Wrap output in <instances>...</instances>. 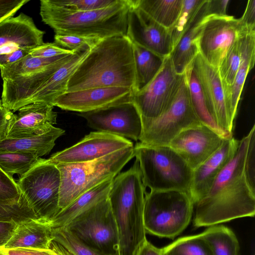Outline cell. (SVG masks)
<instances>
[{
	"mask_svg": "<svg viewBox=\"0 0 255 255\" xmlns=\"http://www.w3.org/2000/svg\"><path fill=\"white\" fill-rule=\"evenodd\" d=\"M250 135V131L239 140L233 158L219 173L206 194L194 204L195 227H208L238 218L254 217L255 191L244 174Z\"/></svg>",
	"mask_w": 255,
	"mask_h": 255,
	"instance_id": "6da1fadb",
	"label": "cell"
},
{
	"mask_svg": "<svg viewBox=\"0 0 255 255\" xmlns=\"http://www.w3.org/2000/svg\"><path fill=\"white\" fill-rule=\"evenodd\" d=\"M135 89L132 43L127 36L98 40L70 77L67 92L93 88Z\"/></svg>",
	"mask_w": 255,
	"mask_h": 255,
	"instance_id": "7a4b0ae2",
	"label": "cell"
},
{
	"mask_svg": "<svg viewBox=\"0 0 255 255\" xmlns=\"http://www.w3.org/2000/svg\"><path fill=\"white\" fill-rule=\"evenodd\" d=\"M145 188L138 162L113 180L108 199L118 232V255H136L146 240L143 223Z\"/></svg>",
	"mask_w": 255,
	"mask_h": 255,
	"instance_id": "3957f363",
	"label": "cell"
},
{
	"mask_svg": "<svg viewBox=\"0 0 255 255\" xmlns=\"http://www.w3.org/2000/svg\"><path fill=\"white\" fill-rule=\"evenodd\" d=\"M129 6V0H119L105 8L77 11L56 6L49 0H41L39 13L42 21L55 34L102 39L126 36Z\"/></svg>",
	"mask_w": 255,
	"mask_h": 255,
	"instance_id": "277c9868",
	"label": "cell"
},
{
	"mask_svg": "<svg viewBox=\"0 0 255 255\" xmlns=\"http://www.w3.org/2000/svg\"><path fill=\"white\" fill-rule=\"evenodd\" d=\"M133 152L145 188L150 191L189 193L193 170L169 146H151L138 142L133 146Z\"/></svg>",
	"mask_w": 255,
	"mask_h": 255,
	"instance_id": "5b68a950",
	"label": "cell"
},
{
	"mask_svg": "<svg viewBox=\"0 0 255 255\" xmlns=\"http://www.w3.org/2000/svg\"><path fill=\"white\" fill-rule=\"evenodd\" d=\"M134 157L133 146L90 161L55 164L61 176L60 210L87 191L115 178Z\"/></svg>",
	"mask_w": 255,
	"mask_h": 255,
	"instance_id": "8992f818",
	"label": "cell"
},
{
	"mask_svg": "<svg viewBox=\"0 0 255 255\" xmlns=\"http://www.w3.org/2000/svg\"><path fill=\"white\" fill-rule=\"evenodd\" d=\"M194 207L187 192L169 190L145 192L143 223L146 233L174 239L189 224Z\"/></svg>",
	"mask_w": 255,
	"mask_h": 255,
	"instance_id": "52a82bcc",
	"label": "cell"
},
{
	"mask_svg": "<svg viewBox=\"0 0 255 255\" xmlns=\"http://www.w3.org/2000/svg\"><path fill=\"white\" fill-rule=\"evenodd\" d=\"M202 124L192 107L185 73L167 108L142 127L140 142L151 146H168L182 130Z\"/></svg>",
	"mask_w": 255,
	"mask_h": 255,
	"instance_id": "ba28073f",
	"label": "cell"
},
{
	"mask_svg": "<svg viewBox=\"0 0 255 255\" xmlns=\"http://www.w3.org/2000/svg\"><path fill=\"white\" fill-rule=\"evenodd\" d=\"M16 183L38 219L49 222L60 211L61 176L55 164L43 159Z\"/></svg>",
	"mask_w": 255,
	"mask_h": 255,
	"instance_id": "9c48e42d",
	"label": "cell"
},
{
	"mask_svg": "<svg viewBox=\"0 0 255 255\" xmlns=\"http://www.w3.org/2000/svg\"><path fill=\"white\" fill-rule=\"evenodd\" d=\"M83 244L108 255H118L117 224L108 197L76 217L65 227Z\"/></svg>",
	"mask_w": 255,
	"mask_h": 255,
	"instance_id": "30bf717a",
	"label": "cell"
},
{
	"mask_svg": "<svg viewBox=\"0 0 255 255\" xmlns=\"http://www.w3.org/2000/svg\"><path fill=\"white\" fill-rule=\"evenodd\" d=\"M184 74L177 73L169 55L167 56L153 79L133 94L132 102L140 114L142 127L167 108L180 86Z\"/></svg>",
	"mask_w": 255,
	"mask_h": 255,
	"instance_id": "8fae6325",
	"label": "cell"
},
{
	"mask_svg": "<svg viewBox=\"0 0 255 255\" xmlns=\"http://www.w3.org/2000/svg\"><path fill=\"white\" fill-rule=\"evenodd\" d=\"M247 34L238 19L233 16L208 15L199 41V53L209 64L218 69L230 47Z\"/></svg>",
	"mask_w": 255,
	"mask_h": 255,
	"instance_id": "7c38bea8",
	"label": "cell"
},
{
	"mask_svg": "<svg viewBox=\"0 0 255 255\" xmlns=\"http://www.w3.org/2000/svg\"><path fill=\"white\" fill-rule=\"evenodd\" d=\"M87 121L89 127L135 141L142 132L140 114L133 102H129L77 114Z\"/></svg>",
	"mask_w": 255,
	"mask_h": 255,
	"instance_id": "4fadbf2b",
	"label": "cell"
},
{
	"mask_svg": "<svg viewBox=\"0 0 255 255\" xmlns=\"http://www.w3.org/2000/svg\"><path fill=\"white\" fill-rule=\"evenodd\" d=\"M133 146L128 138L105 132L92 131L74 145L54 153L48 160L54 164L85 162Z\"/></svg>",
	"mask_w": 255,
	"mask_h": 255,
	"instance_id": "5bb4252c",
	"label": "cell"
},
{
	"mask_svg": "<svg viewBox=\"0 0 255 255\" xmlns=\"http://www.w3.org/2000/svg\"><path fill=\"white\" fill-rule=\"evenodd\" d=\"M126 36L135 43L162 57L169 56L173 50L168 29L152 19L129 0Z\"/></svg>",
	"mask_w": 255,
	"mask_h": 255,
	"instance_id": "9a60e30c",
	"label": "cell"
},
{
	"mask_svg": "<svg viewBox=\"0 0 255 255\" xmlns=\"http://www.w3.org/2000/svg\"><path fill=\"white\" fill-rule=\"evenodd\" d=\"M225 138L210 127L201 124L182 130L168 146L193 170L214 153Z\"/></svg>",
	"mask_w": 255,
	"mask_h": 255,
	"instance_id": "2e32d148",
	"label": "cell"
},
{
	"mask_svg": "<svg viewBox=\"0 0 255 255\" xmlns=\"http://www.w3.org/2000/svg\"><path fill=\"white\" fill-rule=\"evenodd\" d=\"M192 65L211 113L220 128L232 136L234 120L230 115L225 86L218 69L209 64L199 53Z\"/></svg>",
	"mask_w": 255,
	"mask_h": 255,
	"instance_id": "e0dca14e",
	"label": "cell"
},
{
	"mask_svg": "<svg viewBox=\"0 0 255 255\" xmlns=\"http://www.w3.org/2000/svg\"><path fill=\"white\" fill-rule=\"evenodd\" d=\"M133 91L123 87H100L67 92L52 105L62 110L85 113L132 101Z\"/></svg>",
	"mask_w": 255,
	"mask_h": 255,
	"instance_id": "ac0fdd59",
	"label": "cell"
},
{
	"mask_svg": "<svg viewBox=\"0 0 255 255\" xmlns=\"http://www.w3.org/2000/svg\"><path fill=\"white\" fill-rule=\"evenodd\" d=\"M239 143L232 136L226 138L214 153L193 170L189 194L194 205L208 192L219 173L234 156Z\"/></svg>",
	"mask_w": 255,
	"mask_h": 255,
	"instance_id": "d6986e66",
	"label": "cell"
},
{
	"mask_svg": "<svg viewBox=\"0 0 255 255\" xmlns=\"http://www.w3.org/2000/svg\"><path fill=\"white\" fill-rule=\"evenodd\" d=\"M49 103L34 102L20 108L14 115L7 138H21L48 131L56 124L57 113Z\"/></svg>",
	"mask_w": 255,
	"mask_h": 255,
	"instance_id": "ffe728a7",
	"label": "cell"
},
{
	"mask_svg": "<svg viewBox=\"0 0 255 255\" xmlns=\"http://www.w3.org/2000/svg\"><path fill=\"white\" fill-rule=\"evenodd\" d=\"M44 34L32 17L21 13L0 22V47L10 45L31 49L44 43Z\"/></svg>",
	"mask_w": 255,
	"mask_h": 255,
	"instance_id": "44dd1931",
	"label": "cell"
},
{
	"mask_svg": "<svg viewBox=\"0 0 255 255\" xmlns=\"http://www.w3.org/2000/svg\"><path fill=\"white\" fill-rule=\"evenodd\" d=\"M207 1L199 9L192 22L169 55L174 69L179 74L185 72L199 53V41L207 14Z\"/></svg>",
	"mask_w": 255,
	"mask_h": 255,
	"instance_id": "7402d4cb",
	"label": "cell"
},
{
	"mask_svg": "<svg viewBox=\"0 0 255 255\" xmlns=\"http://www.w3.org/2000/svg\"><path fill=\"white\" fill-rule=\"evenodd\" d=\"M52 229L49 222L38 218L19 222L3 248L50 249L53 240Z\"/></svg>",
	"mask_w": 255,
	"mask_h": 255,
	"instance_id": "603a6c76",
	"label": "cell"
},
{
	"mask_svg": "<svg viewBox=\"0 0 255 255\" xmlns=\"http://www.w3.org/2000/svg\"><path fill=\"white\" fill-rule=\"evenodd\" d=\"M90 50V48H89L77 52L62 65L34 94L29 104L44 102L52 105L57 97L67 92L70 77L88 55Z\"/></svg>",
	"mask_w": 255,
	"mask_h": 255,
	"instance_id": "cb8c5ba5",
	"label": "cell"
},
{
	"mask_svg": "<svg viewBox=\"0 0 255 255\" xmlns=\"http://www.w3.org/2000/svg\"><path fill=\"white\" fill-rule=\"evenodd\" d=\"M241 59L233 85L225 88L226 98L232 119L234 120L237 112L243 87L249 72L254 68L255 61V32L240 38Z\"/></svg>",
	"mask_w": 255,
	"mask_h": 255,
	"instance_id": "d4e9b609",
	"label": "cell"
},
{
	"mask_svg": "<svg viewBox=\"0 0 255 255\" xmlns=\"http://www.w3.org/2000/svg\"><path fill=\"white\" fill-rule=\"evenodd\" d=\"M114 178H109L79 196L49 222L52 228L64 227L79 214L108 197Z\"/></svg>",
	"mask_w": 255,
	"mask_h": 255,
	"instance_id": "484cf974",
	"label": "cell"
},
{
	"mask_svg": "<svg viewBox=\"0 0 255 255\" xmlns=\"http://www.w3.org/2000/svg\"><path fill=\"white\" fill-rule=\"evenodd\" d=\"M65 131L53 127L48 131L21 138H5L0 141V151L22 152L41 156L50 153L55 141Z\"/></svg>",
	"mask_w": 255,
	"mask_h": 255,
	"instance_id": "4316f807",
	"label": "cell"
},
{
	"mask_svg": "<svg viewBox=\"0 0 255 255\" xmlns=\"http://www.w3.org/2000/svg\"><path fill=\"white\" fill-rule=\"evenodd\" d=\"M185 73L192 107L202 124L210 127L224 137L232 136L220 128L211 113L200 82L192 68V63L186 68Z\"/></svg>",
	"mask_w": 255,
	"mask_h": 255,
	"instance_id": "83f0119b",
	"label": "cell"
},
{
	"mask_svg": "<svg viewBox=\"0 0 255 255\" xmlns=\"http://www.w3.org/2000/svg\"><path fill=\"white\" fill-rule=\"evenodd\" d=\"M132 43L135 71V93L153 79L162 67L165 57Z\"/></svg>",
	"mask_w": 255,
	"mask_h": 255,
	"instance_id": "f1b7e54d",
	"label": "cell"
},
{
	"mask_svg": "<svg viewBox=\"0 0 255 255\" xmlns=\"http://www.w3.org/2000/svg\"><path fill=\"white\" fill-rule=\"evenodd\" d=\"M133 3L156 22L169 29L176 22L183 0H132Z\"/></svg>",
	"mask_w": 255,
	"mask_h": 255,
	"instance_id": "f546056e",
	"label": "cell"
},
{
	"mask_svg": "<svg viewBox=\"0 0 255 255\" xmlns=\"http://www.w3.org/2000/svg\"><path fill=\"white\" fill-rule=\"evenodd\" d=\"M211 249L212 255H240V245L232 230L223 225L208 227L201 233Z\"/></svg>",
	"mask_w": 255,
	"mask_h": 255,
	"instance_id": "4dcf8cb0",
	"label": "cell"
},
{
	"mask_svg": "<svg viewBox=\"0 0 255 255\" xmlns=\"http://www.w3.org/2000/svg\"><path fill=\"white\" fill-rule=\"evenodd\" d=\"M50 249L58 255H108L83 244L65 227L52 228Z\"/></svg>",
	"mask_w": 255,
	"mask_h": 255,
	"instance_id": "1f68e13d",
	"label": "cell"
},
{
	"mask_svg": "<svg viewBox=\"0 0 255 255\" xmlns=\"http://www.w3.org/2000/svg\"><path fill=\"white\" fill-rule=\"evenodd\" d=\"M67 55L40 58L28 55L15 63L2 67L0 69L1 77L2 80L10 79L43 70Z\"/></svg>",
	"mask_w": 255,
	"mask_h": 255,
	"instance_id": "d6a6232c",
	"label": "cell"
},
{
	"mask_svg": "<svg viewBox=\"0 0 255 255\" xmlns=\"http://www.w3.org/2000/svg\"><path fill=\"white\" fill-rule=\"evenodd\" d=\"M43 158L22 152L0 151V168L7 175L22 176Z\"/></svg>",
	"mask_w": 255,
	"mask_h": 255,
	"instance_id": "836d02e7",
	"label": "cell"
},
{
	"mask_svg": "<svg viewBox=\"0 0 255 255\" xmlns=\"http://www.w3.org/2000/svg\"><path fill=\"white\" fill-rule=\"evenodd\" d=\"M161 249L163 255H212L209 244L201 234L178 238Z\"/></svg>",
	"mask_w": 255,
	"mask_h": 255,
	"instance_id": "e575fe53",
	"label": "cell"
},
{
	"mask_svg": "<svg viewBox=\"0 0 255 255\" xmlns=\"http://www.w3.org/2000/svg\"><path fill=\"white\" fill-rule=\"evenodd\" d=\"M206 0H183L179 15L174 25L168 29L173 49L193 21Z\"/></svg>",
	"mask_w": 255,
	"mask_h": 255,
	"instance_id": "d590c367",
	"label": "cell"
},
{
	"mask_svg": "<svg viewBox=\"0 0 255 255\" xmlns=\"http://www.w3.org/2000/svg\"><path fill=\"white\" fill-rule=\"evenodd\" d=\"M240 37L229 49L218 68L219 76L224 83L225 88L233 85L240 64Z\"/></svg>",
	"mask_w": 255,
	"mask_h": 255,
	"instance_id": "8d00e7d4",
	"label": "cell"
},
{
	"mask_svg": "<svg viewBox=\"0 0 255 255\" xmlns=\"http://www.w3.org/2000/svg\"><path fill=\"white\" fill-rule=\"evenodd\" d=\"M32 218H38L22 194L18 199L0 202V221L18 223Z\"/></svg>",
	"mask_w": 255,
	"mask_h": 255,
	"instance_id": "74e56055",
	"label": "cell"
},
{
	"mask_svg": "<svg viewBox=\"0 0 255 255\" xmlns=\"http://www.w3.org/2000/svg\"><path fill=\"white\" fill-rule=\"evenodd\" d=\"M53 5L72 11H84L111 6L119 0H49Z\"/></svg>",
	"mask_w": 255,
	"mask_h": 255,
	"instance_id": "f35d334b",
	"label": "cell"
},
{
	"mask_svg": "<svg viewBox=\"0 0 255 255\" xmlns=\"http://www.w3.org/2000/svg\"><path fill=\"white\" fill-rule=\"evenodd\" d=\"M100 39L72 34H55L54 42L71 51H83L92 47Z\"/></svg>",
	"mask_w": 255,
	"mask_h": 255,
	"instance_id": "ab89813d",
	"label": "cell"
},
{
	"mask_svg": "<svg viewBox=\"0 0 255 255\" xmlns=\"http://www.w3.org/2000/svg\"><path fill=\"white\" fill-rule=\"evenodd\" d=\"M251 135L244 163V174L252 190L255 191V126L251 130Z\"/></svg>",
	"mask_w": 255,
	"mask_h": 255,
	"instance_id": "60d3db41",
	"label": "cell"
},
{
	"mask_svg": "<svg viewBox=\"0 0 255 255\" xmlns=\"http://www.w3.org/2000/svg\"><path fill=\"white\" fill-rule=\"evenodd\" d=\"M21 197V194L13 177L0 168V202L13 201Z\"/></svg>",
	"mask_w": 255,
	"mask_h": 255,
	"instance_id": "b9f144b4",
	"label": "cell"
},
{
	"mask_svg": "<svg viewBox=\"0 0 255 255\" xmlns=\"http://www.w3.org/2000/svg\"><path fill=\"white\" fill-rule=\"evenodd\" d=\"M80 51H71L64 49L55 42L43 44L29 50V55L40 58H51L74 54Z\"/></svg>",
	"mask_w": 255,
	"mask_h": 255,
	"instance_id": "7bdbcfd3",
	"label": "cell"
},
{
	"mask_svg": "<svg viewBox=\"0 0 255 255\" xmlns=\"http://www.w3.org/2000/svg\"><path fill=\"white\" fill-rule=\"evenodd\" d=\"M242 29L246 33L255 32V0H249L242 16L238 19Z\"/></svg>",
	"mask_w": 255,
	"mask_h": 255,
	"instance_id": "ee69618b",
	"label": "cell"
},
{
	"mask_svg": "<svg viewBox=\"0 0 255 255\" xmlns=\"http://www.w3.org/2000/svg\"><path fill=\"white\" fill-rule=\"evenodd\" d=\"M29 0H0V22L13 16Z\"/></svg>",
	"mask_w": 255,
	"mask_h": 255,
	"instance_id": "f6af8a7d",
	"label": "cell"
},
{
	"mask_svg": "<svg viewBox=\"0 0 255 255\" xmlns=\"http://www.w3.org/2000/svg\"><path fill=\"white\" fill-rule=\"evenodd\" d=\"M0 255H58L51 249L37 250L27 248H0Z\"/></svg>",
	"mask_w": 255,
	"mask_h": 255,
	"instance_id": "bcb514c9",
	"label": "cell"
},
{
	"mask_svg": "<svg viewBox=\"0 0 255 255\" xmlns=\"http://www.w3.org/2000/svg\"><path fill=\"white\" fill-rule=\"evenodd\" d=\"M14 115L3 107L0 109V141L6 138Z\"/></svg>",
	"mask_w": 255,
	"mask_h": 255,
	"instance_id": "7dc6e473",
	"label": "cell"
},
{
	"mask_svg": "<svg viewBox=\"0 0 255 255\" xmlns=\"http://www.w3.org/2000/svg\"><path fill=\"white\" fill-rule=\"evenodd\" d=\"M30 49L19 48L12 52L0 55V69L3 67L15 63L27 56L29 55Z\"/></svg>",
	"mask_w": 255,
	"mask_h": 255,
	"instance_id": "c3c4849f",
	"label": "cell"
},
{
	"mask_svg": "<svg viewBox=\"0 0 255 255\" xmlns=\"http://www.w3.org/2000/svg\"><path fill=\"white\" fill-rule=\"evenodd\" d=\"M17 223L15 221H0V248L4 247L9 241Z\"/></svg>",
	"mask_w": 255,
	"mask_h": 255,
	"instance_id": "681fc988",
	"label": "cell"
},
{
	"mask_svg": "<svg viewBox=\"0 0 255 255\" xmlns=\"http://www.w3.org/2000/svg\"><path fill=\"white\" fill-rule=\"evenodd\" d=\"M229 1V0H208V15H227V7Z\"/></svg>",
	"mask_w": 255,
	"mask_h": 255,
	"instance_id": "f907efd6",
	"label": "cell"
},
{
	"mask_svg": "<svg viewBox=\"0 0 255 255\" xmlns=\"http://www.w3.org/2000/svg\"><path fill=\"white\" fill-rule=\"evenodd\" d=\"M136 255H163L162 249L158 248L146 239L138 249Z\"/></svg>",
	"mask_w": 255,
	"mask_h": 255,
	"instance_id": "816d5d0a",
	"label": "cell"
},
{
	"mask_svg": "<svg viewBox=\"0 0 255 255\" xmlns=\"http://www.w3.org/2000/svg\"><path fill=\"white\" fill-rule=\"evenodd\" d=\"M2 107L3 106H2V105L1 100H0V109H1Z\"/></svg>",
	"mask_w": 255,
	"mask_h": 255,
	"instance_id": "f5cc1de1",
	"label": "cell"
}]
</instances>
